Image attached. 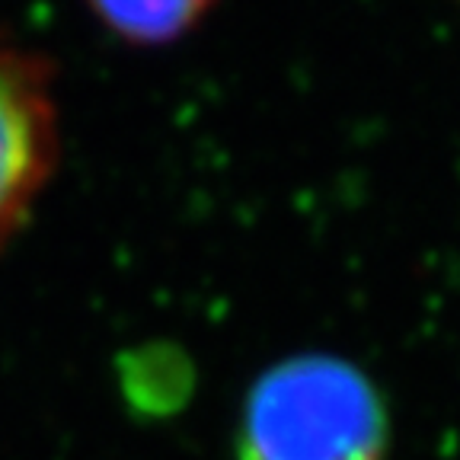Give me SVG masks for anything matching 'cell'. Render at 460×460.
<instances>
[{
  "instance_id": "1",
  "label": "cell",
  "mask_w": 460,
  "mask_h": 460,
  "mask_svg": "<svg viewBox=\"0 0 460 460\" xmlns=\"http://www.w3.org/2000/svg\"><path fill=\"white\" fill-rule=\"evenodd\" d=\"M384 447L381 396L342 358H288L269 367L246 396L243 460H384Z\"/></svg>"
},
{
  "instance_id": "2",
  "label": "cell",
  "mask_w": 460,
  "mask_h": 460,
  "mask_svg": "<svg viewBox=\"0 0 460 460\" xmlns=\"http://www.w3.org/2000/svg\"><path fill=\"white\" fill-rule=\"evenodd\" d=\"M55 157L58 119L49 67L0 36V246L26 221Z\"/></svg>"
},
{
  "instance_id": "3",
  "label": "cell",
  "mask_w": 460,
  "mask_h": 460,
  "mask_svg": "<svg viewBox=\"0 0 460 460\" xmlns=\"http://www.w3.org/2000/svg\"><path fill=\"white\" fill-rule=\"evenodd\" d=\"M90 7L128 42L160 45L192 29L215 7V0H90Z\"/></svg>"
}]
</instances>
